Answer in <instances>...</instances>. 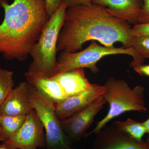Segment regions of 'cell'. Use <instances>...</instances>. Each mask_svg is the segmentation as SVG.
Wrapping results in <instances>:
<instances>
[{
    "label": "cell",
    "instance_id": "obj_1",
    "mask_svg": "<svg viewBox=\"0 0 149 149\" xmlns=\"http://www.w3.org/2000/svg\"><path fill=\"white\" fill-rule=\"evenodd\" d=\"M132 27L124 19L112 16L106 8L92 3L67 9L64 24L57 45L58 52H76L89 41H97L113 47L120 42L125 48L133 47Z\"/></svg>",
    "mask_w": 149,
    "mask_h": 149
},
{
    "label": "cell",
    "instance_id": "obj_2",
    "mask_svg": "<svg viewBox=\"0 0 149 149\" xmlns=\"http://www.w3.org/2000/svg\"><path fill=\"white\" fill-rule=\"evenodd\" d=\"M4 18L0 24V54L8 60L27 59L50 18L45 0H0Z\"/></svg>",
    "mask_w": 149,
    "mask_h": 149
},
{
    "label": "cell",
    "instance_id": "obj_3",
    "mask_svg": "<svg viewBox=\"0 0 149 149\" xmlns=\"http://www.w3.org/2000/svg\"><path fill=\"white\" fill-rule=\"evenodd\" d=\"M106 89L104 97L109 105L107 114L98 121L95 127L85 138L93 134H97L112 119L126 112L136 111L146 112L148 109L145 100V88L139 85L130 88L128 83L123 79L109 78L105 85Z\"/></svg>",
    "mask_w": 149,
    "mask_h": 149
},
{
    "label": "cell",
    "instance_id": "obj_4",
    "mask_svg": "<svg viewBox=\"0 0 149 149\" xmlns=\"http://www.w3.org/2000/svg\"><path fill=\"white\" fill-rule=\"evenodd\" d=\"M67 9L63 2L46 24L38 42L29 53L32 61L28 72L41 73L49 77L57 74V45L59 34L64 24Z\"/></svg>",
    "mask_w": 149,
    "mask_h": 149
},
{
    "label": "cell",
    "instance_id": "obj_5",
    "mask_svg": "<svg viewBox=\"0 0 149 149\" xmlns=\"http://www.w3.org/2000/svg\"><path fill=\"white\" fill-rule=\"evenodd\" d=\"M125 54L133 58L130 67L134 68L144 64L145 59L137 54L133 47L130 48L108 47L100 45L95 41H91L90 45L78 52H61L57 58V73L77 68H89L93 73H98L100 69L98 62L104 57L111 55Z\"/></svg>",
    "mask_w": 149,
    "mask_h": 149
},
{
    "label": "cell",
    "instance_id": "obj_6",
    "mask_svg": "<svg viewBox=\"0 0 149 149\" xmlns=\"http://www.w3.org/2000/svg\"><path fill=\"white\" fill-rule=\"evenodd\" d=\"M30 100L45 130L47 149H76L72 147L62 128L61 120L56 114L55 104L32 88Z\"/></svg>",
    "mask_w": 149,
    "mask_h": 149
},
{
    "label": "cell",
    "instance_id": "obj_7",
    "mask_svg": "<svg viewBox=\"0 0 149 149\" xmlns=\"http://www.w3.org/2000/svg\"><path fill=\"white\" fill-rule=\"evenodd\" d=\"M44 127L35 110L27 115L24 123L3 145L9 149H37L46 146Z\"/></svg>",
    "mask_w": 149,
    "mask_h": 149
},
{
    "label": "cell",
    "instance_id": "obj_8",
    "mask_svg": "<svg viewBox=\"0 0 149 149\" xmlns=\"http://www.w3.org/2000/svg\"><path fill=\"white\" fill-rule=\"evenodd\" d=\"M106 103L104 96H102L91 105L72 117L61 120L62 128L71 143L85 137L96 115Z\"/></svg>",
    "mask_w": 149,
    "mask_h": 149
},
{
    "label": "cell",
    "instance_id": "obj_9",
    "mask_svg": "<svg viewBox=\"0 0 149 149\" xmlns=\"http://www.w3.org/2000/svg\"><path fill=\"white\" fill-rule=\"evenodd\" d=\"M93 149H149L147 142H138L118 128L114 123L95 134Z\"/></svg>",
    "mask_w": 149,
    "mask_h": 149
},
{
    "label": "cell",
    "instance_id": "obj_10",
    "mask_svg": "<svg viewBox=\"0 0 149 149\" xmlns=\"http://www.w3.org/2000/svg\"><path fill=\"white\" fill-rule=\"evenodd\" d=\"M105 89L104 85L95 84L92 89L55 104L57 116L60 120L72 117L103 96Z\"/></svg>",
    "mask_w": 149,
    "mask_h": 149
},
{
    "label": "cell",
    "instance_id": "obj_11",
    "mask_svg": "<svg viewBox=\"0 0 149 149\" xmlns=\"http://www.w3.org/2000/svg\"><path fill=\"white\" fill-rule=\"evenodd\" d=\"M32 88L22 82L13 89L0 106V116H27L34 110L30 100Z\"/></svg>",
    "mask_w": 149,
    "mask_h": 149
},
{
    "label": "cell",
    "instance_id": "obj_12",
    "mask_svg": "<svg viewBox=\"0 0 149 149\" xmlns=\"http://www.w3.org/2000/svg\"><path fill=\"white\" fill-rule=\"evenodd\" d=\"M95 4L106 8L112 16L124 19L129 24H139L143 0H92Z\"/></svg>",
    "mask_w": 149,
    "mask_h": 149
},
{
    "label": "cell",
    "instance_id": "obj_13",
    "mask_svg": "<svg viewBox=\"0 0 149 149\" xmlns=\"http://www.w3.org/2000/svg\"><path fill=\"white\" fill-rule=\"evenodd\" d=\"M24 75L27 83L36 93L55 104L68 98L59 83L52 77L28 71Z\"/></svg>",
    "mask_w": 149,
    "mask_h": 149
},
{
    "label": "cell",
    "instance_id": "obj_14",
    "mask_svg": "<svg viewBox=\"0 0 149 149\" xmlns=\"http://www.w3.org/2000/svg\"><path fill=\"white\" fill-rule=\"evenodd\" d=\"M61 86L68 97L85 92L94 87L85 76V68H77L57 74L52 77Z\"/></svg>",
    "mask_w": 149,
    "mask_h": 149
},
{
    "label": "cell",
    "instance_id": "obj_15",
    "mask_svg": "<svg viewBox=\"0 0 149 149\" xmlns=\"http://www.w3.org/2000/svg\"><path fill=\"white\" fill-rule=\"evenodd\" d=\"M27 116H0V125L5 141L11 138L21 128Z\"/></svg>",
    "mask_w": 149,
    "mask_h": 149
},
{
    "label": "cell",
    "instance_id": "obj_16",
    "mask_svg": "<svg viewBox=\"0 0 149 149\" xmlns=\"http://www.w3.org/2000/svg\"><path fill=\"white\" fill-rule=\"evenodd\" d=\"M117 128L127 133L132 139L138 142L143 141L144 135L147 133L143 123L128 118L125 121H116L114 123Z\"/></svg>",
    "mask_w": 149,
    "mask_h": 149
},
{
    "label": "cell",
    "instance_id": "obj_17",
    "mask_svg": "<svg viewBox=\"0 0 149 149\" xmlns=\"http://www.w3.org/2000/svg\"><path fill=\"white\" fill-rule=\"evenodd\" d=\"M13 72L0 67V106L3 102L14 85Z\"/></svg>",
    "mask_w": 149,
    "mask_h": 149
},
{
    "label": "cell",
    "instance_id": "obj_18",
    "mask_svg": "<svg viewBox=\"0 0 149 149\" xmlns=\"http://www.w3.org/2000/svg\"><path fill=\"white\" fill-rule=\"evenodd\" d=\"M133 47L141 58H149V36L134 37Z\"/></svg>",
    "mask_w": 149,
    "mask_h": 149
},
{
    "label": "cell",
    "instance_id": "obj_19",
    "mask_svg": "<svg viewBox=\"0 0 149 149\" xmlns=\"http://www.w3.org/2000/svg\"><path fill=\"white\" fill-rule=\"evenodd\" d=\"M132 33L135 37L149 36V22L134 25L132 27Z\"/></svg>",
    "mask_w": 149,
    "mask_h": 149
},
{
    "label": "cell",
    "instance_id": "obj_20",
    "mask_svg": "<svg viewBox=\"0 0 149 149\" xmlns=\"http://www.w3.org/2000/svg\"><path fill=\"white\" fill-rule=\"evenodd\" d=\"M45 2L46 8L48 14L50 17L52 16L59 8L62 0H45Z\"/></svg>",
    "mask_w": 149,
    "mask_h": 149
},
{
    "label": "cell",
    "instance_id": "obj_21",
    "mask_svg": "<svg viewBox=\"0 0 149 149\" xmlns=\"http://www.w3.org/2000/svg\"><path fill=\"white\" fill-rule=\"evenodd\" d=\"M143 6L139 17V24L149 22V0H143Z\"/></svg>",
    "mask_w": 149,
    "mask_h": 149
},
{
    "label": "cell",
    "instance_id": "obj_22",
    "mask_svg": "<svg viewBox=\"0 0 149 149\" xmlns=\"http://www.w3.org/2000/svg\"><path fill=\"white\" fill-rule=\"evenodd\" d=\"M65 4L67 8L72 7L75 6H89L92 4V0H62Z\"/></svg>",
    "mask_w": 149,
    "mask_h": 149
},
{
    "label": "cell",
    "instance_id": "obj_23",
    "mask_svg": "<svg viewBox=\"0 0 149 149\" xmlns=\"http://www.w3.org/2000/svg\"><path fill=\"white\" fill-rule=\"evenodd\" d=\"M133 68L135 72L141 76L149 77V65H141Z\"/></svg>",
    "mask_w": 149,
    "mask_h": 149
},
{
    "label": "cell",
    "instance_id": "obj_24",
    "mask_svg": "<svg viewBox=\"0 0 149 149\" xmlns=\"http://www.w3.org/2000/svg\"><path fill=\"white\" fill-rule=\"evenodd\" d=\"M143 123L146 129L147 133H148L149 135L148 139L147 140V142L149 143V118H148V120L143 122Z\"/></svg>",
    "mask_w": 149,
    "mask_h": 149
},
{
    "label": "cell",
    "instance_id": "obj_25",
    "mask_svg": "<svg viewBox=\"0 0 149 149\" xmlns=\"http://www.w3.org/2000/svg\"><path fill=\"white\" fill-rule=\"evenodd\" d=\"M0 136H2L4 140V138L2 130L1 128V125H0ZM5 141V140H4Z\"/></svg>",
    "mask_w": 149,
    "mask_h": 149
},
{
    "label": "cell",
    "instance_id": "obj_26",
    "mask_svg": "<svg viewBox=\"0 0 149 149\" xmlns=\"http://www.w3.org/2000/svg\"><path fill=\"white\" fill-rule=\"evenodd\" d=\"M0 149H9L8 148H7L6 147V146L5 145H4L3 144L2 145V146H0Z\"/></svg>",
    "mask_w": 149,
    "mask_h": 149
},
{
    "label": "cell",
    "instance_id": "obj_27",
    "mask_svg": "<svg viewBox=\"0 0 149 149\" xmlns=\"http://www.w3.org/2000/svg\"><path fill=\"white\" fill-rule=\"evenodd\" d=\"M1 141H4V140L3 138L1 136H0V142H1Z\"/></svg>",
    "mask_w": 149,
    "mask_h": 149
},
{
    "label": "cell",
    "instance_id": "obj_28",
    "mask_svg": "<svg viewBox=\"0 0 149 149\" xmlns=\"http://www.w3.org/2000/svg\"></svg>",
    "mask_w": 149,
    "mask_h": 149
}]
</instances>
